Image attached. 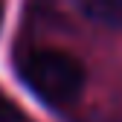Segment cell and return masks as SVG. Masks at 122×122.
Wrapping results in <instances>:
<instances>
[{"instance_id":"cell-1","label":"cell","mask_w":122,"mask_h":122,"mask_svg":"<svg viewBox=\"0 0 122 122\" xmlns=\"http://www.w3.org/2000/svg\"><path fill=\"white\" fill-rule=\"evenodd\" d=\"M18 73L32 93L50 108H67L81 96L84 67L61 50H29L18 58Z\"/></svg>"},{"instance_id":"cell-2","label":"cell","mask_w":122,"mask_h":122,"mask_svg":"<svg viewBox=\"0 0 122 122\" xmlns=\"http://www.w3.org/2000/svg\"><path fill=\"white\" fill-rule=\"evenodd\" d=\"M76 6L84 18L96 20L102 26H122V0H76Z\"/></svg>"},{"instance_id":"cell-3","label":"cell","mask_w":122,"mask_h":122,"mask_svg":"<svg viewBox=\"0 0 122 122\" xmlns=\"http://www.w3.org/2000/svg\"><path fill=\"white\" fill-rule=\"evenodd\" d=\"M0 122H29V119L18 105H12L6 96H0Z\"/></svg>"},{"instance_id":"cell-4","label":"cell","mask_w":122,"mask_h":122,"mask_svg":"<svg viewBox=\"0 0 122 122\" xmlns=\"http://www.w3.org/2000/svg\"><path fill=\"white\" fill-rule=\"evenodd\" d=\"M0 26H3V3H0Z\"/></svg>"}]
</instances>
